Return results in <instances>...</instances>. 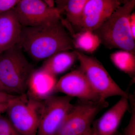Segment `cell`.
Here are the masks:
<instances>
[{"label":"cell","instance_id":"22","mask_svg":"<svg viewBox=\"0 0 135 135\" xmlns=\"http://www.w3.org/2000/svg\"><path fill=\"white\" fill-rule=\"evenodd\" d=\"M129 26L131 32L134 39H135V12L133 11L129 17Z\"/></svg>","mask_w":135,"mask_h":135},{"label":"cell","instance_id":"17","mask_svg":"<svg viewBox=\"0 0 135 135\" xmlns=\"http://www.w3.org/2000/svg\"><path fill=\"white\" fill-rule=\"evenodd\" d=\"M88 0H68L63 9L65 20L73 28H76L79 23L83 11Z\"/></svg>","mask_w":135,"mask_h":135},{"label":"cell","instance_id":"25","mask_svg":"<svg viewBox=\"0 0 135 135\" xmlns=\"http://www.w3.org/2000/svg\"><path fill=\"white\" fill-rule=\"evenodd\" d=\"M42 1L51 7H55L54 0H42Z\"/></svg>","mask_w":135,"mask_h":135},{"label":"cell","instance_id":"8","mask_svg":"<svg viewBox=\"0 0 135 135\" xmlns=\"http://www.w3.org/2000/svg\"><path fill=\"white\" fill-rule=\"evenodd\" d=\"M22 27H32L50 23L61 19L62 13L42 0H20L14 8Z\"/></svg>","mask_w":135,"mask_h":135},{"label":"cell","instance_id":"18","mask_svg":"<svg viewBox=\"0 0 135 135\" xmlns=\"http://www.w3.org/2000/svg\"><path fill=\"white\" fill-rule=\"evenodd\" d=\"M20 134L7 118L0 115V135H18Z\"/></svg>","mask_w":135,"mask_h":135},{"label":"cell","instance_id":"19","mask_svg":"<svg viewBox=\"0 0 135 135\" xmlns=\"http://www.w3.org/2000/svg\"><path fill=\"white\" fill-rule=\"evenodd\" d=\"M131 104L132 105L131 108V115L130 120L127 126L124 128L123 135H135V102H134L133 98H132Z\"/></svg>","mask_w":135,"mask_h":135},{"label":"cell","instance_id":"6","mask_svg":"<svg viewBox=\"0 0 135 135\" xmlns=\"http://www.w3.org/2000/svg\"><path fill=\"white\" fill-rule=\"evenodd\" d=\"M108 106L106 101H84L73 105L56 135H79L90 129L95 117Z\"/></svg>","mask_w":135,"mask_h":135},{"label":"cell","instance_id":"3","mask_svg":"<svg viewBox=\"0 0 135 135\" xmlns=\"http://www.w3.org/2000/svg\"><path fill=\"white\" fill-rule=\"evenodd\" d=\"M34 70L18 44L0 54V82L8 93H26Z\"/></svg>","mask_w":135,"mask_h":135},{"label":"cell","instance_id":"13","mask_svg":"<svg viewBox=\"0 0 135 135\" xmlns=\"http://www.w3.org/2000/svg\"><path fill=\"white\" fill-rule=\"evenodd\" d=\"M56 77L41 68L34 70L29 78L27 94L37 100L43 101L55 92Z\"/></svg>","mask_w":135,"mask_h":135},{"label":"cell","instance_id":"11","mask_svg":"<svg viewBox=\"0 0 135 135\" xmlns=\"http://www.w3.org/2000/svg\"><path fill=\"white\" fill-rule=\"evenodd\" d=\"M129 96L121 97L114 105L93 123L97 135H116L120 124L129 108Z\"/></svg>","mask_w":135,"mask_h":135},{"label":"cell","instance_id":"23","mask_svg":"<svg viewBox=\"0 0 135 135\" xmlns=\"http://www.w3.org/2000/svg\"><path fill=\"white\" fill-rule=\"evenodd\" d=\"M55 6L62 12V14L63 9L65 7L68 0H54Z\"/></svg>","mask_w":135,"mask_h":135},{"label":"cell","instance_id":"1","mask_svg":"<svg viewBox=\"0 0 135 135\" xmlns=\"http://www.w3.org/2000/svg\"><path fill=\"white\" fill-rule=\"evenodd\" d=\"M36 61L44 60L60 51L74 49L72 39L61 21L32 27H22L18 44Z\"/></svg>","mask_w":135,"mask_h":135},{"label":"cell","instance_id":"26","mask_svg":"<svg viewBox=\"0 0 135 135\" xmlns=\"http://www.w3.org/2000/svg\"><path fill=\"white\" fill-rule=\"evenodd\" d=\"M116 1L119 3L121 5H123L126 3L130 1L131 0H116Z\"/></svg>","mask_w":135,"mask_h":135},{"label":"cell","instance_id":"14","mask_svg":"<svg viewBox=\"0 0 135 135\" xmlns=\"http://www.w3.org/2000/svg\"><path fill=\"white\" fill-rule=\"evenodd\" d=\"M60 51L44 60L41 68L55 77L69 70L77 59L75 50Z\"/></svg>","mask_w":135,"mask_h":135},{"label":"cell","instance_id":"27","mask_svg":"<svg viewBox=\"0 0 135 135\" xmlns=\"http://www.w3.org/2000/svg\"><path fill=\"white\" fill-rule=\"evenodd\" d=\"M0 91H4V92L8 93V92L7 91V90H6L5 88H4V87L2 86V84H1V82H0Z\"/></svg>","mask_w":135,"mask_h":135},{"label":"cell","instance_id":"16","mask_svg":"<svg viewBox=\"0 0 135 135\" xmlns=\"http://www.w3.org/2000/svg\"><path fill=\"white\" fill-rule=\"evenodd\" d=\"M110 57L112 62L118 69L134 79L135 54L120 50L112 53Z\"/></svg>","mask_w":135,"mask_h":135},{"label":"cell","instance_id":"15","mask_svg":"<svg viewBox=\"0 0 135 135\" xmlns=\"http://www.w3.org/2000/svg\"><path fill=\"white\" fill-rule=\"evenodd\" d=\"M62 22L71 37L74 49L92 53L100 46L101 41L94 32L87 30L74 32L72 27L65 19L62 18Z\"/></svg>","mask_w":135,"mask_h":135},{"label":"cell","instance_id":"9","mask_svg":"<svg viewBox=\"0 0 135 135\" xmlns=\"http://www.w3.org/2000/svg\"><path fill=\"white\" fill-rule=\"evenodd\" d=\"M55 92H60L80 101H105L96 93L79 69L63 75L57 81Z\"/></svg>","mask_w":135,"mask_h":135},{"label":"cell","instance_id":"21","mask_svg":"<svg viewBox=\"0 0 135 135\" xmlns=\"http://www.w3.org/2000/svg\"><path fill=\"white\" fill-rule=\"evenodd\" d=\"M17 95L0 91V103L9 102Z\"/></svg>","mask_w":135,"mask_h":135},{"label":"cell","instance_id":"2","mask_svg":"<svg viewBox=\"0 0 135 135\" xmlns=\"http://www.w3.org/2000/svg\"><path fill=\"white\" fill-rule=\"evenodd\" d=\"M135 0L120 5L94 32L101 44L109 49H118L135 53V39L131 32L129 17L134 11Z\"/></svg>","mask_w":135,"mask_h":135},{"label":"cell","instance_id":"20","mask_svg":"<svg viewBox=\"0 0 135 135\" xmlns=\"http://www.w3.org/2000/svg\"><path fill=\"white\" fill-rule=\"evenodd\" d=\"M20 0H0V14L15 8Z\"/></svg>","mask_w":135,"mask_h":135},{"label":"cell","instance_id":"10","mask_svg":"<svg viewBox=\"0 0 135 135\" xmlns=\"http://www.w3.org/2000/svg\"><path fill=\"white\" fill-rule=\"evenodd\" d=\"M121 4L116 0H88L84 6L78 32L94 31L98 28Z\"/></svg>","mask_w":135,"mask_h":135},{"label":"cell","instance_id":"24","mask_svg":"<svg viewBox=\"0 0 135 135\" xmlns=\"http://www.w3.org/2000/svg\"><path fill=\"white\" fill-rule=\"evenodd\" d=\"M9 102L0 103V115L6 112L9 105Z\"/></svg>","mask_w":135,"mask_h":135},{"label":"cell","instance_id":"12","mask_svg":"<svg viewBox=\"0 0 135 135\" xmlns=\"http://www.w3.org/2000/svg\"><path fill=\"white\" fill-rule=\"evenodd\" d=\"M22 28L14 9L0 14V54L18 44Z\"/></svg>","mask_w":135,"mask_h":135},{"label":"cell","instance_id":"7","mask_svg":"<svg viewBox=\"0 0 135 135\" xmlns=\"http://www.w3.org/2000/svg\"><path fill=\"white\" fill-rule=\"evenodd\" d=\"M72 99L52 95L43 100L37 135H56L72 107Z\"/></svg>","mask_w":135,"mask_h":135},{"label":"cell","instance_id":"4","mask_svg":"<svg viewBox=\"0 0 135 135\" xmlns=\"http://www.w3.org/2000/svg\"><path fill=\"white\" fill-rule=\"evenodd\" d=\"M43 101L27 94L17 95L11 100L6 111L7 118L22 135H37Z\"/></svg>","mask_w":135,"mask_h":135},{"label":"cell","instance_id":"5","mask_svg":"<svg viewBox=\"0 0 135 135\" xmlns=\"http://www.w3.org/2000/svg\"><path fill=\"white\" fill-rule=\"evenodd\" d=\"M80 63L79 69L92 89L103 100L114 96L129 95L111 77L106 69L97 59L75 50Z\"/></svg>","mask_w":135,"mask_h":135}]
</instances>
